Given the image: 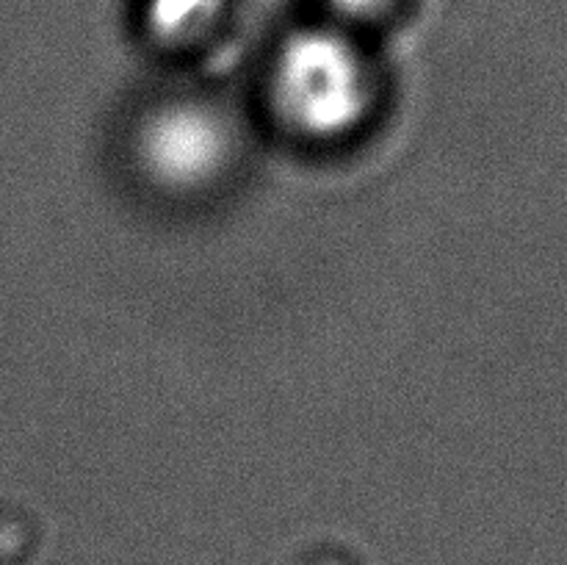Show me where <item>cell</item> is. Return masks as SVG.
Instances as JSON below:
<instances>
[{
	"instance_id": "2",
	"label": "cell",
	"mask_w": 567,
	"mask_h": 565,
	"mask_svg": "<svg viewBox=\"0 0 567 565\" xmlns=\"http://www.w3.org/2000/svg\"><path fill=\"white\" fill-rule=\"evenodd\" d=\"M230 142V127L214 105L172 103L142 122L136 153L158 186L192 192L225 170Z\"/></svg>"
},
{
	"instance_id": "3",
	"label": "cell",
	"mask_w": 567,
	"mask_h": 565,
	"mask_svg": "<svg viewBox=\"0 0 567 565\" xmlns=\"http://www.w3.org/2000/svg\"><path fill=\"white\" fill-rule=\"evenodd\" d=\"M227 0H142V25L155 42L188 44L221 22Z\"/></svg>"
},
{
	"instance_id": "4",
	"label": "cell",
	"mask_w": 567,
	"mask_h": 565,
	"mask_svg": "<svg viewBox=\"0 0 567 565\" xmlns=\"http://www.w3.org/2000/svg\"><path fill=\"white\" fill-rule=\"evenodd\" d=\"M321 3L330 9V14L341 25V22L377 20V17L391 9L393 0H321Z\"/></svg>"
},
{
	"instance_id": "1",
	"label": "cell",
	"mask_w": 567,
	"mask_h": 565,
	"mask_svg": "<svg viewBox=\"0 0 567 565\" xmlns=\"http://www.w3.org/2000/svg\"><path fill=\"white\" fill-rule=\"evenodd\" d=\"M271 97L293 131L343 136L363 120L371 100L363 50L338 22L297 28L271 61Z\"/></svg>"
}]
</instances>
